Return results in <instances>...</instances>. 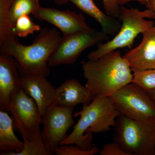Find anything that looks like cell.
I'll return each instance as SVG.
<instances>
[{"instance_id": "cell-1", "label": "cell", "mask_w": 155, "mask_h": 155, "mask_svg": "<svg viewBox=\"0 0 155 155\" xmlns=\"http://www.w3.org/2000/svg\"><path fill=\"white\" fill-rule=\"evenodd\" d=\"M62 37L56 28H42L30 45L17 41L13 35H9L1 47V54L12 56L18 63L22 75H42L47 77L50 72L49 59Z\"/></svg>"}, {"instance_id": "cell-2", "label": "cell", "mask_w": 155, "mask_h": 155, "mask_svg": "<svg viewBox=\"0 0 155 155\" xmlns=\"http://www.w3.org/2000/svg\"><path fill=\"white\" fill-rule=\"evenodd\" d=\"M85 86L94 97H110L127 84L133 82V74L119 51H114L82 65Z\"/></svg>"}, {"instance_id": "cell-3", "label": "cell", "mask_w": 155, "mask_h": 155, "mask_svg": "<svg viewBox=\"0 0 155 155\" xmlns=\"http://www.w3.org/2000/svg\"><path fill=\"white\" fill-rule=\"evenodd\" d=\"M120 114L109 97L96 96L74 114V117L80 118L60 146L75 144L82 149H90L93 147V134L107 132L115 127Z\"/></svg>"}, {"instance_id": "cell-4", "label": "cell", "mask_w": 155, "mask_h": 155, "mask_svg": "<svg viewBox=\"0 0 155 155\" xmlns=\"http://www.w3.org/2000/svg\"><path fill=\"white\" fill-rule=\"evenodd\" d=\"M155 16L154 12L150 9L141 11L137 8H127L121 6L119 19L122 23L120 30L112 39L98 45L97 49L87 55L88 60H96L119 48H131L139 34L154 26L153 21L146 19H154Z\"/></svg>"}, {"instance_id": "cell-5", "label": "cell", "mask_w": 155, "mask_h": 155, "mask_svg": "<svg viewBox=\"0 0 155 155\" xmlns=\"http://www.w3.org/2000/svg\"><path fill=\"white\" fill-rule=\"evenodd\" d=\"M115 141L128 155H154L155 120H136L120 114Z\"/></svg>"}, {"instance_id": "cell-6", "label": "cell", "mask_w": 155, "mask_h": 155, "mask_svg": "<svg viewBox=\"0 0 155 155\" xmlns=\"http://www.w3.org/2000/svg\"><path fill=\"white\" fill-rule=\"evenodd\" d=\"M120 114L136 120H155V103L147 92L134 82L109 97Z\"/></svg>"}, {"instance_id": "cell-7", "label": "cell", "mask_w": 155, "mask_h": 155, "mask_svg": "<svg viewBox=\"0 0 155 155\" xmlns=\"http://www.w3.org/2000/svg\"><path fill=\"white\" fill-rule=\"evenodd\" d=\"M108 35L101 30L91 28L63 36L50 56L48 65L50 67L73 64L83 51L107 40Z\"/></svg>"}, {"instance_id": "cell-8", "label": "cell", "mask_w": 155, "mask_h": 155, "mask_svg": "<svg viewBox=\"0 0 155 155\" xmlns=\"http://www.w3.org/2000/svg\"><path fill=\"white\" fill-rule=\"evenodd\" d=\"M14 129L22 139L31 140L41 133L42 116L34 100L21 89L12 98L9 106Z\"/></svg>"}, {"instance_id": "cell-9", "label": "cell", "mask_w": 155, "mask_h": 155, "mask_svg": "<svg viewBox=\"0 0 155 155\" xmlns=\"http://www.w3.org/2000/svg\"><path fill=\"white\" fill-rule=\"evenodd\" d=\"M73 110L53 104L42 116V137L49 155L55 154L57 148L66 139L67 132L74 125Z\"/></svg>"}, {"instance_id": "cell-10", "label": "cell", "mask_w": 155, "mask_h": 155, "mask_svg": "<svg viewBox=\"0 0 155 155\" xmlns=\"http://www.w3.org/2000/svg\"><path fill=\"white\" fill-rule=\"evenodd\" d=\"M32 15L37 19L54 25L61 31L64 36L91 28L83 15L69 10L40 7Z\"/></svg>"}, {"instance_id": "cell-11", "label": "cell", "mask_w": 155, "mask_h": 155, "mask_svg": "<svg viewBox=\"0 0 155 155\" xmlns=\"http://www.w3.org/2000/svg\"><path fill=\"white\" fill-rule=\"evenodd\" d=\"M18 63L5 54L0 55V110L9 112L12 98L22 89Z\"/></svg>"}, {"instance_id": "cell-12", "label": "cell", "mask_w": 155, "mask_h": 155, "mask_svg": "<svg viewBox=\"0 0 155 155\" xmlns=\"http://www.w3.org/2000/svg\"><path fill=\"white\" fill-rule=\"evenodd\" d=\"M142 34L140 43L123 56L134 72L155 68V25Z\"/></svg>"}, {"instance_id": "cell-13", "label": "cell", "mask_w": 155, "mask_h": 155, "mask_svg": "<svg viewBox=\"0 0 155 155\" xmlns=\"http://www.w3.org/2000/svg\"><path fill=\"white\" fill-rule=\"evenodd\" d=\"M21 88L36 103L42 116L50 106L54 104L55 88L42 75L20 76Z\"/></svg>"}, {"instance_id": "cell-14", "label": "cell", "mask_w": 155, "mask_h": 155, "mask_svg": "<svg viewBox=\"0 0 155 155\" xmlns=\"http://www.w3.org/2000/svg\"><path fill=\"white\" fill-rule=\"evenodd\" d=\"M94 97L89 89L78 81L69 79L55 88L54 104L74 108L79 104H88Z\"/></svg>"}, {"instance_id": "cell-15", "label": "cell", "mask_w": 155, "mask_h": 155, "mask_svg": "<svg viewBox=\"0 0 155 155\" xmlns=\"http://www.w3.org/2000/svg\"><path fill=\"white\" fill-rule=\"evenodd\" d=\"M77 8L95 19L101 30L108 35L114 36L121 28L122 23L115 17L104 13L96 6L93 0H69Z\"/></svg>"}, {"instance_id": "cell-16", "label": "cell", "mask_w": 155, "mask_h": 155, "mask_svg": "<svg viewBox=\"0 0 155 155\" xmlns=\"http://www.w3.org/2000/svg\"><path fill=\"white\" fill-rule=\"evenodd\" d=\"M13 120L7 111H0V155H16L24 147V142L14 133Z\"/></svg>"}, {"instance_id": "cell-17", "label": "cell", "mask_w": 155, "mask_h": 155, "mask_svg": "<svg viewBox=\"0 0 155 155\" xmlns=\"http://www.w3.org/2000/svg\"><path fill=\"white\" fill-rule=\"evenodd\" d=\"M40 7L39 0H13L10 13L12 26L14 27L19 17L25 15H33Z\"/></svg>"}, {"instance_id": "cell-18", "label": "cell", "mask_w": 155, "mask_h": 155, "mask_svg": "<svg viewBox=\"0 0 155 155\" xmlns=\"http://www.w3.org/2000/svg\"><path fill=\"white\" fill-rule=\"evenodd\" d=\"M13 0H0V45L12 34L13 26L10 21V9Z\"/></svg>"}, {"instance_id": "cell-19", "label": "cell", "mask_w": 155, "mask_h": 155, "mask_svg": "<svg viewBox=\"0 0 155 155\" xmlns=\"http://www.w3.org/2000/svg\"><path fill=\"white\" fill-rule=\"evenodd\" d=\"M39 25L32 22L29 15L21 16L17 19L12 30V34L14 36L26 37L29 35H32L35 31L41 30Z\"/></svg>"}, {"instance_id": "cell-20", "label": "cell", "mask_w": 155, "mask_h": 155, "mask_svg": "<svg viewBox=\"0 0 155 155\" xmlns=\"http://www.w3.org/2000/svg\"><path fill=\"white\" fill-rule=\"evenodd\" d=\"M24 147L16 155H49L45 148L42 133L31 140L22 139Z\"/></svg>"}, {"instance_id": "cell-21", "label": "cell", "mask_w": 155, "mask_h": 155, "mask_svg": "<svg viewBox=\"0 0 155 155\" xmlns=\"http://www.w3.org/2000/svg\"><path fill=\"white\" fill-rule=\"evenodd\" d=\"M132 82L138 84L147 91L155 88V68L134 72Z\"/></svg>"}, {"instance_id": "cell-22", "label": "cell", "mask_w": 155, "mask_h": 155, "mask_svg": "<svg viewBox=\"0 0 155 155\" xmlns=\"http://www.w3.org/2000/svg\"><path fill=\"white\" fill-rule=\"evenodd\" d=\"M100 150L93 147L88 150H83L76 145H63L58 147L56 150L57 155H94L99 153Z\"/></svg>"}, {"instance_id": "cell-23", "label": "cell", "mask_w": 155, "mask_h": 155, "mask_svg": "<svg viewBox=\"0 0 155 155\" xmlns=\"http://www.w3.org/2000/svg\"><path fill=\"white\" fill-rule=\"evenodd\" d=\"M101 155H128L123 150L119 143L115 141L107 143L100 150L99 153Z\"/></svg>"}, {"instance_id": "cell-24", "label": "cell", "mask_w": 155, "mask_h": 155, "mask_svg": "<svg viewBox=\"0 0 155 155\" xmlns=\"http://www.w3.org/2000/svg\"><path fill=\"white\" fill-rule=\"evenodd\" d=\"M102 3L106 14L119 19L121 7L119 0H102Z\"/></svg>"}, {"instance_id": "cell-25", "label": "cell", "mask_w": 155, "mask_h": 155, "mask_svg": "<svg viewBox=\"0 0 155 155\" xmlns=\"http://www.w3.org/2000/svg\"><path fill=\"white\" fill-rule=\"evenodd\" d=\"M145 5L146 6L148 9L153 11L155 14V0H147ZM154 19L155 21V16Z\"/></svg>"}, {"instance_id": "cell-26", "label": "cell", "mask_w": 155, "mask_h": 155, "mask_svg": "<svg viewBox=\"0 0 155 155\" xmlns=\"http://www.w3.org/2000/svg\"><path fill=\"white\" fill-rule=\"evenodd\" d=\"M133 1L138 2L141 5H145L146 3L147 0H119V5L120 6H123L129 2H133Z\"/></svg>"}, {"instance_id": "cell-27", "label": "cell", "mask_w": 155, "mask_h": 155, "mask_svg": "<svg viewBox=\"0 0 155 155\" xmlns=\"http://www.w3.org/2000/svg\"><path fill=\"white\" fill-rule=\"evenodd\" d=\"M147 92L150 97L155 103V88L150 90Z\"/></svg>"}, {"instance_id": "cell-28", "label": "cell", "mask_w": 155, "mask_h": 155, "mask_svg": "<svg viewBox=\"0 0 155 155\" xmlns=\"http://www.w3.org/2000/svg\"><path fill=\"white\" fill-rule=\"evenodd\" d=\"M54 2L58 5H63L67 4L69 1V0H54Z\"/></svg>"}, {"instance_id": "cell-29", "label": "cell", "mask_w": 155, "mask_h": 155, "mask_svg": "<svg viewBox=\"0 0 155 155\" xmlns=\"http://www.w3.org/2000/svg\"><path fill=\"white\" fill-rule=\"evenodd\" d=\"M154 155H155V140L154 143Z\"/></svg>"}]
</instances>
